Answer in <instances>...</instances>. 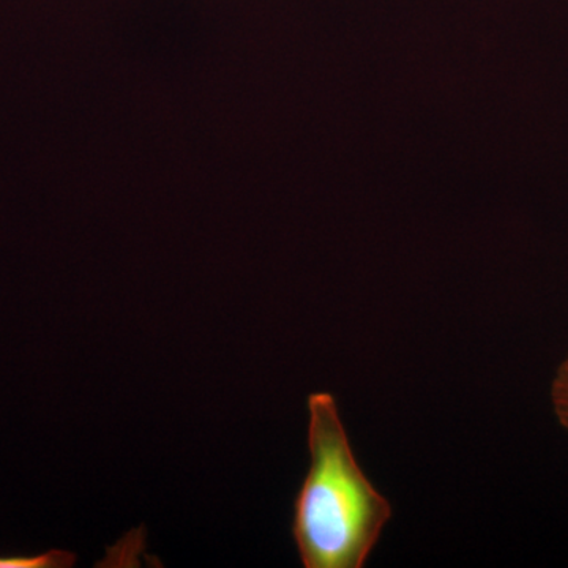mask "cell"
Listing matches in <instances>:
<instances>
[{
	"label": "cell",
	"instance_id": "1",
	"mask_svg": "<svg viewBox=\"0 0 568 568\" xmlns=\"http://www.w3.org/2000/svg\"><path fill=\"white\" fill-rule=\"evenodd\" d=\"M312 465L295 497L293 536L305 568H362L392 507L358 466L334 395L308 399Z\"/></svg>",
	"mask_w": 568,
	"mask_h": 568
},
{
	"label": "cell",
	"instance_id": "2",
	"mask_svg": "<svg viewBox=\"0 0 568 568\" xmlns=\"http://www.w3.org/2000/svg\"><path fill=\"white\" fill-rule=\"evenodd\" d=\"M77 564V556L62 549H51L31 558H0V568H69Z\"/></svg>",
	"mask_w": 568,
	"mask_h": 568
},
{
	"label": "cell",
	"instance_id": "3",
	"mask_svg": "<svg viewBox=\"0 0 568 568\" xmlns=\"http://www.w3.org/2000/svg\"><path fill=\"white\" fill-rule=\"evenodd\" d=\"M551 402L559 424L568 432V355L559 365L551 386Z\"/></svg>",
	"mask_w": 568,
	"mask_h": 568
}]
</instances>
